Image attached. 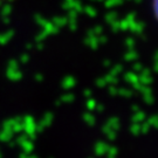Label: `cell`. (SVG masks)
I'll return each mask as SVG.
<instances>
[{"label": "cell", "mask_w": 158, "mask_h": 158, "mask_svg": "<svg viewBox=\"0 0 158 158\" xmlns=\"http://www.w3.org/2000/svg\"><path fill=\"white\" fill-rule=\"evenodd\" d=\"M151 6H152V12L153 15L156 18L158 23V0H151Z\"/></svg>", "instance_id": "cell-1"}]
</instances>
